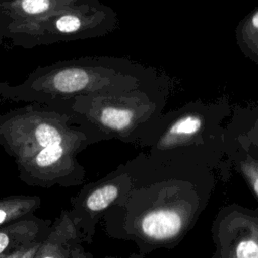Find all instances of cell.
I'll return each instance as SVG.
<instances>
[{
  "mask_svg": "<svg viewBox=\"0 0 258 258\" xmlns=\"http://www.w3.org/2000/svg\"><path fill=\"white\" fill-rule=\"evenodd\" d=\"M231 106L227 99L223 98L214 103L195 101L185 104L181 108L161 114L148 132L141 138L155 137L157 141L147 144L151 145L152 153L160 157L165 152L173 149H194L203 147L208 140H214L216 135L206 133H217L221 128V122L230 115Z\"/></svg>",
  "mask_w": 258,
  "mask_h": 258,
  "instance_id": "4",
  "label": "cell"
},
{
  "mask_svg": "<svg viewBox=\"0 0 258 258\" xmlns=\"http://www.w3.org/2000/svg\"><path fill=\"white\" fill-rule=\"evenodd\" d=\"M233 247L230 246L224 251L228 252L227 258H258V239L249 235L244 238L233 240Z\"/></svg>",
  "mask_w": 258,
  "mask_h": 258,
  "instance_id": "11",
  "label": "cell"
},
{
  "mask_svg": "<svg viewBox=\"0 0 258 258\" xmlns=\"http://www.w3.org/2000/svg\"><path fill=\"white\" fill-rule=\"evenodd\" d=\"M162 75L127 57L84 56L38 66L19 84L0 83V96L29 103H51L82 95L122 92Z\"/></svg>",
  "mask_w": 258,
  "mask_h": 258,
  "instance_id": "1",
  "label": "cell"
},
{
  "mask_svg": "<svg viewBox=\"0 0 258 258\" xmlns=\"http://www.w3.org/2000/svg\"><path fill=\"white\" fill-rule=\"evenodd\" d=\"M243 171L248 174V178H249V180H250V182H251V184L253 186V189H254L255 194L258 197V171L254 170V172H253L252 170H250L248 168L247 169L244 168Z\"/></svg>",
  "mask_w": 258,
  "mask_h": 258,
  "instance_id": "13",
  "label": "cell"
},
{
  "mask_svg": "<svg viewBox=\"0 0 258 258\" xmlns=\"http://www.w3.org/2000/svg\"><path fill=\"white\" fill-rule=\"evenodd\" d=\"M169 94L164 75L137 88L77 96L61 102L83 124L99 133L133 140L142 138L162 114Z\"/></svg>",
  "mask_w": 258,
  "mask_h": 258,
  "instance_id": "2",
  "label": "cell"
},
{
  "mask_svg": "<svg viewBox=\"0 0 258 258\" xmlns=\"http://www.w3.org/2000/svg\"><path fill=\"white\" fill-rule=\"evenodd\" d=\"M119 26L116 11L101 1L59 10L10 24L0 30V41L25 49L107 35Z\"/></svg>",
  "mask_w": 258,
  "mask_h": 258,
  "instance_id": "3",
  "label": "cell"
},
{
  "mask_svg": "<svg viewBox=\"0 0 258 258\" xmlns=\"http://www.w3.org/2000/svg\"><path fill=\"white\" fill-rule=\"evenodd\" d=\"M100 0H0V30L10 24Z\"/></svg>",
  "mask_w": 258,
  "mask_h": 258,
  "instance_id": "7",
  "label": "cell"
},
{
  "mask_svg": "<svg viewBox=\"0 0 258 258\" xmlns=\"http://www.w3.org/2000/svg\"><path fill=\"white\" fill-rule=\"evenodd\" d=\"M41 243H42V241L34 243L28 247L14 251V252H12L8 255H5L3 257H0V258H34Z\"/></svg>",
  "mask_w": 258,
  "mask_h": 258,
  "instance_id": "12",
  "label": "cell"
},
{
  "mask_svg": "<svg viewBox=\"0 0 258 258\" xmlns=\"http://www.w3.org/2000/svg\"><path fill=\"white\" fill-rule=\"evenodd\" d=\"M51 222L34 215L0 227V257L43 241L50 232Z\"/></svg>",
  "mask_w": 258,
  "mask_h": 258,
  "instance_id": "8",
  "label": "cell"
},
{
  "mask_svg": "<svg viewBox=\"0 0 258 258\" xmlns=\"http://www.w3.org/2000/svg\"><path fill=\"white\" fill-rule=\"evenodd\" d=\"M235 36L245 57L258 64V6L240 20L235 30Z\"/></svg>",
  "mask_w": 258,
  "mask_h": 258,
  "instance_id": "9",
  "label": "cell"
},
{
  "mask_svg": "<svg viewBox=\"0 0 258 258\" xmlns=\"http://www.w3.org/2000/svg\"><path fill=\"white\" fill-rule=\"evenodd\" d=\"M36 196H13L0 199V227L33 215L40 207Z\"/></svg>",
  "mask_w": 258,
  "mask_h": 258,
  "instance_id": "10",
  "label": "cell"
},
{
  "mask_svg": "<svg viewBox=\"0 0 258 258\" xmlns=\"http://www.w3.org/2000/svg\"><path fill=\"white\" fill-rule=\"evenodd\" d=\"M84 234L71 211H64L51 224L34 258H92L82 246Z\"/></svg>",
  "mask_w": 258,
  "mask_h": 258,
  "instance_id": "6",
  "label": "cell"
},
{
  "mask_svg": "<svg viewBox=\"0 0 258 258\" xmlns=\"http://www.w3.org/2000/svg\"><path fill=\"white\" fill-rule=\"evenodd\" d=\"M132 186L129 173H113L110 177L87 186L73 201L72 214L81 228L85 240L89 241L94 233L98 217L107 209L120 203Z\"/></svg>",
  "mask_w": 258,
  "mask_h": 258,
  "instance_id": "5",
  "label": "cell"
}]
</instances>
